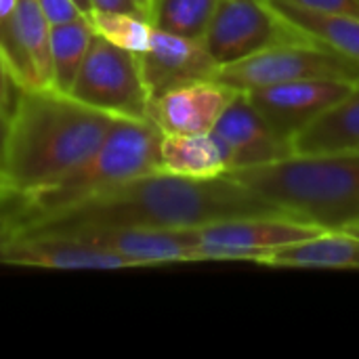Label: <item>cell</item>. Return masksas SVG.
Instances as JSON below:
<instances>
[{
  "mask_svg": "<svg viewBox=\"0 0 359 359\" xmlns=\"http://www.w3.org/2000/svg\"><path fill=\"white\" fill-rule=\"evenodd\" d=\"M6 217L21 229L76 225L198 229L219 221L286 215L227 175L187 179L168 172H151L42 217L15 219L8 212Z\"/></svg>",
  "mask_w": 359,
  "mask_h": 359,
  "instance_id": "6da1fadb",
  "label": "cell"
},
{
  "mask_svg": "<svg viewBox=\"0 0 359 359\" xmlns=\"http://www.w3.org/2000/svg\"><path fill=\"white\" fill-rule=\"evenodd\" d=\"M114 120L55 88L19 90L6 126L0 189L23 200L59 183L101 145Z\"/></svg>",
  "mask_w": 359,
  "mask_h": 359,
  "instance_id": "7a4b0ae2",
  "label": "cell"
},
{
  "mask_svg": "<svg viewBox=\"0 0 359 359\" xmlns=\"http://www.w3.org/2000/svg\"><path fill=\"white\" fill-rule=\"evenodd\" d=\"M290 219L324 231L359 225V154H292L284 160L229 170Z\"/></svg>",
  "mask_w": 359,
  "mask_h": 359,
  "instance_id": "3957f363",
  "label": "cell"
},
{
  "mask_svg": "<svg viewBox=\"0 0 359 359\" xmlns=\"http://www.w3.org/2000/svg\"><path fill=\"white\" fill-rule=\"evenodd\" d=\"M162 130L149 118H116L101 145L59 183L23 200H11L6 212L15 219L42 217L74 206L126 181L162 172Z\"/></svg>",
  "mask_w": 359,
  "mask_h": 359,
  "instance_id": "277c9868",
  "label": "cell"
},
{
  "mask_svg": "<svg viewBox=\"0 0 359 359\" xmlns=\"http://www.w3.org/2000/svg\"><path fill=\"white\" fill-rule=\"evenodd\" d=\"M215 80L240 93L294 80H341L355 84L359 61L305 34L299 40L269 46L238 63L219 67Z\"/></svg>",
  "mask_w": 359,
  "mask_h": 359,
  "instance_id": "5b68a950",
  "label": "cell"
},
{
  "mask_svg": "<svg viewBox=\"0 0 359 359\" xmlns=\"http://www.w3.org/2000/svg\"><path fill=\"white\" fill-rule=\"evenodd\" d=\"M67 95L116 118H147L149 93L139 57L97 34Z\"/></svg>",
  "mask_w": 359,
  "mask_h": 359,
  "instance_id": "8992f818",
  "label": "cell"
},
{
  "mask_svg": "<svg viewBox=\"0 0 359 359\" xmlns=\"http://www.w3.org/2000/svg\"><path fill=\"white\" fill-rule=\"evenodd\" d=\"M303 36L269 0H219L202 42L217 65L225 67Z\"/></svg>",
  "mask_w": 359,
  "mask_h": 359,
  "instance_id": "52a82bcc",
  "label": "cell"
},
{
  "mask_svg": "<svg viewBox=\"0 0 359 359\" xmlns=\"http://www.w3.org/2000/svg\"><path fill=\"white\" fill-rule=\"evenodd\" d=\"M50 236H61L97 250L118 255L133 263V267H154L166 263L202 261L200 240L196 229H135V227H53L27 229Z\"/></svg>",
  "mask_w": 359,
  "mask_h": 359,
  "instance_id": "ba28073f",
  "label": "cell"
},
{
  "mask_svg": "<svg viewBox=\"0 0 359 359\" xmlns=\"http://www.w3.org/2000/svg\"><path fill=\"white\" fill-rule=\"evenodd\" d=\"M324 229L290 217H246L198 227L202 261L261 263L276 248L320 236Z\"/></svg>",
  "mask_w": 359,
  "mask_h": 359,
  "instance_id": "9c48e42d",
  "label": "cell"
},
{
  "mask_svg": "<svg viewBox=\"0 0 359 359\" xmlns=\"http://www.w3.org/2000/svg\"><path fill=\"white\" fill-rule=\"evenodd\" d=\"M0 57L19 90L53 88L50 23L36 0H17L0 21Z\"/></svg>",
  "mask_w": 359,
  "mask_h": 359,
  "instance_id": "30bf717a",
  "label": "cell"
},
{
  "mask_svg": "<svg viewBox=\"0 0 359 359\" xmlns=\"http://www.w3.org/2000/svg\"><path fill=\"white\" fill-rule=\"evenodd\" d=\"M351 88V82L341 80H294L252 88L246 95L276 137L292 147V139Z\"/></svg>",
  "mask_w": 359,
  "mask_h": 359,
  "instance_id": "8fae6325",
  "label": "cell"
},
{
  "mask_svg": "<svg viewBox=\"0 0 359 359\" xmlns=\"http://www.w3.org/2000/svg\"><path fill=\"white\" fill-rule=\"evenodd\" d=\"M137 57L149 99L191 82L212 80L219 72L217 61L210 57L202 40H191L156 27L151 32L149 48Z\"/></svg>",
  "mask_w": 359,
  "mask_h": 359,
  "instance_id": "7c38bea8",
  "label": "cell"
},
{
  "mask_svg": "<svg viewBox=\"0 0 359 359\" xmlns=\"http://www.w3.org/2000/svg\"><path fill=\"white\" fill-rule=\"evenodd\" d=\"M225 147L229 170L265 166L292 156V147L276 137L246 93H238L212 128Z\"/></svg>",
  "mask_w": 359,
  "mask_h": 359,
  "instance_id": "4fadbf2b",
  "label": "cell"
},
{
  "mask_svg": "<svg viewBox=\"0 0 359 359\" xmlns=\"http://www.w3.org/2000/svg\"><path fill=\"white\" fill-rule=\"evenodd\" d=\"M238 93L215 78L191 82L149 99L147 118L164 135L210 133Z\"/></svg>",
  "mask_w": 359,
  "mask_h": 359,
  "instance_id": "5bb4252c",
  "label": "cell"
},
{
  "mask_svg": "<svg viewBox=\"0 0 359 359\" xmlns=\"http://www.w3.org/2000/svg\"><path fill=\"white\" fill-rule=\"evenodd\" d=\"M294 154H359V82L292 139Z\"/></svg>",
  "mask_w": 359,
  "mask_h": 359,
  "instance_id": "9a60e30c",
  "label": "cell"
},
{
  "mask_svg": "<svg viewBox=\"0 0 359 359\" xmlns=\"http://www.w3.org/2000/svg\"><path fill=\"white\" fill-rule=\"evenodd\" d=\"M160 170L187 179H215L229 172V160L212 130L196 135H162Z\"/></svg>",
  "mask_w": 359,
  "mask_h": 359,
  "instance_id": "2e32d148",
  "label": "cell"
},
{
  "mask_svg": "<svg viewBox=\"0 0 359 359\" xmlns=\"http://www.w3.org/2000/svg\"><path fill=\"white\" fill-rule=\"evenodd\" d=\"M263 265L359 269V238L349 231H322L316 238L271 250Z\"/></svg>",
  "mask_w": 359,
  "mask_h": 359,
  "instance_id": "e0dca14e",
  "label": "cell"
},
{
  "mask_svg": "<svg viewBox=\"0 0 359 359\" xmlns=\"http://www.w3.org/2000/svg\"><path fill=\"white\" fill-rule=\"evenodd\" d=\"M269 4L297 29L313 40H320L339 53L359 61V17L330 15L303 8L288 0H269Z\"/></svg>",
  "mask_w": 359,
  "mask_h": 359,
  "instance_id": "ac0fdd59",
  "label": "cell"
},
{
  "mask_svg": "<svg viewBox=\"0 0 359 359\" xmlns=\"http://www.w3.org/2000/svg\"><path fill=\"white\" fill-rule=\"evenodd\" d=\"M95 38L86 15L67 23L50 25V57H53V88L69 93L76 74Z\"/></svg>",
  "mask_w": 359,
  "mask_h": 359,
  "instance_id": "d6986e66",
  "label": "cell"
},
{
  "mask_svg": "<svg viewBox=\"0 0 359 359\" xmlns=\"http://www.w3.org/2000/svg\"><path fill=\"white\" fill-rule=\"evenodd\" d=\"M219 0H149L145 17L156 29L202 40Z\"/></svg>",
  "mask_w": 359,
  "mask_h": 359,
  "instance_id": "ffe728a7",
  "label": "cell"
},
{
  "mask_svg": "<svg viewBox=\"0 0 359 359\" xmlns=\"http://www.w3.org/2000/svg\"><path fill=\"white\" fill-rule=\"evenodd\" d=\"M86 19L97 36L133 55H143L149 48L154 25L145 15L124 11H90Z\"/></svg>",
  "mask_w": 359,
  "mask_h": 359,
  "instance_id": "44dd1931",
  "label": "cell"
},
{
  "mask_svg": "<svg viewBox=\"0 0 359 359\" xmlns=\"http://www.w3.org/2000/svg\"><path fill=\"white\" fill-rule=\"evenodd\" d=\"M36 4L44 13V17L48 19L50 25L67 23L78 17H84V13L78 8V4L74 0H36Z\"/></svg>",
  "mask_w": 359,
  "mask_h": 359,
  "instance_id": "7402d4cb",
  "label": "cell"
},
{
  "mask_svg": "<svg viewBox=\"0 0 359 359\" xmlns=\"http://www.w3.org/2000/svg\"><path fill=\"white\" fill-rule=\"evenodd\" d=\"M288 2L299 4L303 8L320 11V13L359 17V0H288Z\"/></svg>",
  "mask_w": 359,
  "mask_h": 359,
  "instance_id": "603a6c76",
  "label": "cell"
},
{
  "mask_svg": "<svg viewBox=\"0 0 359 359\" xmlns=\"http://www.w3.org/2000/svg\"><path fill=\"white\" fill-rule=\"evenodd\" d=\"M17 95H19V88L13 82V78H11V74H8L2 57H0V118L6 122V126H8V120L13 116Z\"/></svg>",
  "mask_w": 359,
  "mask_h": 359,
  "instance_id": "cb8c5ba5",
  "label": "cell"
},
{
  "mask_svg": "<svg viewBox=\"0 0 359 359\" xmlns=\"http://www.w3.org/2000/svg\"><path fill=\"white\" fill-rule=\"evenodd\" d=\"M90 11H124L143 15L137 0H90Z\"/></svg>",
  "mask_w": 359,
  "mask_h": 359,
  "instance_id": "d4e9b609",
  "label": "cell"
},
{
  "mask_svg": "<svg viewBox=\"0 0 359 359\" xmlns=\"http://www.w3.org/2000/svg\"><path fill=\"white\" fill-rule=\"evenodd\" d=\"M4 143H6V122L0 118V170H2V162H4Z\"/></svg>",
  "mask_w": 359,
  "mask_h": 359,
  "instance_id": "484cf974",
  "label": "cell"
},
{
  "mask_svg": "<svg viewBox=\"0 0 359 359\" xmlns=\"http://www.w3.org/2000/svg\"><path fill=\"white\" fill-rule=\"evenodd\" d=\"M15 4H17V0H0V21L15 8Z\"/></svg>",
  "mask_w": 359,
  "mask_h": 359,
  "instance_id": "4316f807",
  "label": "cell"
},
{
  "mask_svg": "<svg viewBox=\"0 0 359 359\" xmlns=\"http://www.w3.org/2000/svg\"><path fill=\"white\" fill-rule=\"evenodd\" d=\"M76 4H78V8L84 13V15H88L90 13V0H74Z\"/></svg>",
  "mask_w": 359,
  "mask_h": 359,
  "instance_id": "83f0119b",
  "label": "cell"
},
{
  "mask_svg": "<svg viewBox=\"0 0 359 359\" xmlns=\"http://www.w3.org/2000/svg\"><path fill=\"white\" fill-rule=\"evenodd\" d=\"M8 202H11V198H8V196H6V194L0 189V208H2L4 204H8Z\"/></svg>",
  "mask_w": 359,
  "mask_h": 359,
  "instance_id": "f1b7e54d",
  "label": "cell"
},
{
  "mask_svg": "<svg viewBox=\"0 0 359 359\" xmlns=\"http://www.w3.org/2000/svg\"><path fill=\"white\" fill-rule=\"evenodd\" d=\"M137 4L141 6V11H143V15L147 13V6H149V0H137Z\"/></svg>",
  "mask_w": 359,
  "mask_h": 359,
  "instance_id": "f546056e",
  "label": "cell"
},
{
  "mask_svg": "<svg viewBox=\"0 0 359 359\" xmlns=\"http://www.w3.org/2000/svg\"><path fill=\"white\" fill-rule=\"evenodd\" d=\"M345 231H349V233H353V236H358L359 238V225H351L349 229H345Z\"/></svg>",
  "mask_w": 359,
  "mask_h": 359,
  "instance_id": "4dcf8cb0",
  "label": "cell"
}]
</instances>
